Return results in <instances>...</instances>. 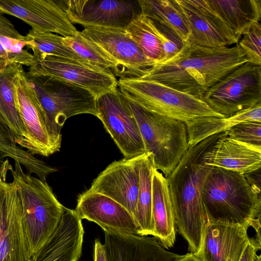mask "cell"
<instances>
[{"label": "cell", "mask_w": 261, "mask_h": 261, "mask_svg": "<svg viewBox=\"0 0 261 261\" xmlns=\"http://www.w3.org/2000/svg\"><path fill=\"white\" fill-rule=\"evenodd\" d=\"M247 62L238 44L212 48L186 43L173 57L137 79L156 81L201 99L208 89Z\"/></svg>", "instance_id": "1"}, {"label": "cell", "mask_w": 261, "mask_h": 261, "mask_svg": "<svg viewBox=\"0 0 261 261\" xmlns=\"http://www.w3.org/2000/svg\"><path fill=\"white\" fill-rule=\"evenodd\" d=\"M223 133L211 136L189 147L166 178L175 225L187 241L189 251L195 255L200 249L206 223L202 202L203 189L213 168L205 163L204 155Z\"/></svg>", "instance_id": "2"}, {"label": "cell", "mask_w": 261, "mask_h": 261, "mask_svg": "<svg viewBox=\"0 0 261 261\" xmlns=\"http://www.w3.org/2000/svg\"><path fill=\"white\" fill-rule=\"evenodd\" d=\"M260 191L244 175L213 167L202 194L206 221L252 227L260 233Z\"/></svg>", "instance_id": "3"}, {"label": "cell", "mask_w": 261, "mask_h": 261, "mask_svg": "<svg viewBox=\"0 0 261 261\" xmlns=\"http://www.w3.org/2000/svg\"><path fill=\"white\" fill-rule=\"evenodd\" d=\"M14 168L8 164L20 199L23 227L32 257L55 232L65 207L46 181L24 173L18 162H15Z\"/></svg>", "instance_id": "4"}, {"label": "cell", "mask_w": 261, "mask_h": 261, "mask_svg": "<svg viewBox=\"0 0 261 261\" xmlns=\"http://www.w3.org/2000/svg\"><path fill=\"white\" fill-rule=\"evenodd\" d=\"M123 95L137 121L146 152L154 168L167 178L189 148L186 124L154 113Z\"/></svg>", "instance_id": "5"}, {"label": "cell", "mask_w": 261, "mask_h": 261, "mask_svg": "<svg viewBox=\"0 0 261 261\" xmlns=\"http://www.w3.org/2000/svg\"><path fill=\"white\" fill-rule=\"evenodd\" d=\"M118 87L147 109L186 124L202 117L225 118L201 99L156 81L120 79Z\"/></svg>", "instance_id": "6"}, {"label": "cell", "mask_w": 261, "mask_h": 261, "mask_svg": "<svg viewBox=\"0 0 261 261\" xmlns=\"http://www.w3.org/2000/svg\"><path fill=\"white\" fill-rule=\"evenodd\" d=\"M25 75L58 137L62 138L61 130L68 118L81 114L96 117V97L89 91L48 76Z\"/></svg>", "instance_id": "7"}, {"label": "cell", "mask_w": 261, "mask_h": 261, "mask_svg": "<svg viewBox=\"0 0 261 261\" xmlns=\"http://www.w3.org/2000/svg\"><path fill=\"white\" fill-rule=\"evenodd\" d=\"M201 100L225 118L261 103V65L244 63L208 89Z\"/></svg>", "instance_id": "8"}, {"label": "cell", "mask_w": 261, "mask_h": 261, "mask_svg": "<svg viewBox=\"0 0 261 261\" xmlns=\"http://www.w3.org/2000/svg\"><path fill=\"white\" fill-rule=\"evenodd\" d=\"M96 117L102 122L124 158L146 153L137 121L118 87L96 98Z\"/></svg>", "instance_id": "9"}, {"label": "cell", "mask_w": 261, "mask_h": 261, "mask_svg": "<svg viewBox=\"0 0 261 261\" xmlns=\"http://www.w3.org/2000/svg\"><path fill=\"white\" fill-rule=\"evenodd\" d=\"M16 95L18 110L26 132L21 147L33 155L46 157L59 151L62 138L53 131L24 71L16 84Z\"/></svg>", "instance_id": "10"}, {"label": "cell", "mask_w": 261, "mask_h": 261, "mask_svg": "<svg viewBox=\"0 0 261 261\" xmlns=\"http://www.w3.org/2000/svg\"><path fill=\"white\" fill-rule=\"evenodd\" d=\"M81 32L113 59L116 66L113 73L120 79L140 78L156 64L124 29L87 27Z\"/></svg>", "instance_id": "11"}, {"label": "cell", "mask_w": 261, "mask_h": 261, "mask_svg": "<svg viewBox=\"0 0 261 261\" xmlns=\"http://www.w3.org/2000/svg\"><path fill=\"white\" fill-rule=\"evenodd\" d=\"M27 73L70 83L89 91L96 98L118 87V81L112 72L53 56H47L40 60L33 59V63Z\"/></svg>", "instance_id": "12"}, {"label": "cell", "mask_w": 261, "mask_h": 261, "mask_svg": "<svg viewBox=\"0 0 261 261\" xmlns=\"http://www.w3.org/2000/svg\"><path fill=\"white\" fill-rule=\"evenodd\" d=\"M72 23L125 29L141 13L139 1H59Z\"/></svg>", "instance_id": "13"}, {"label": "cell", "mask_w": 261, "mask_h": 261, "mask_svg": "<svg viewBox=\"0 0 261 261\" xmlns=\"http://www.w3.org/2000/svg\"><path fill=\"white\" fill-rule=\"evenodd\" d=\"M32 258L22 222V206L13 182L0 176V261Z\"/></svg>", "instance_id": "14"}, {"label": "cell", "mask_w": 261, "mask_h": 261, "mask_svg": "<svg viewBox=\"0 0 261 261\" xmlns=\"http://www.w3.org/2000/svg\"><path fill=\"white\" fill-rule=\"evenodd\" d=\"M187 19V43L206 47L223 48L238 43L240 38L211 8L206 0H176Z\"/></svg>", "instance_id": "15"}, {"label": "cell", "mask_w": 261, "mask_h": 261, "mask_svg": "<svg viewBox=\"0 0 261 261\" xmlns=\"http://www.w3.org/2000/svg\"><path fill=\"white\" fill-rule=\"evenodd\" d=\"M143 154L112 162L94 179L88 190L117 202L135 218L139 189V163Z\"/></svg>", "instance_id": "16"}, {"label": "cell", "mask_w": 261, "mask_h": 261, "mask_svg": "<svg viewBox=\"0 0 261 261\" xmlns=\"http://www.w3.org/2000/svg\"><path fill=\"white\" fill-rule=\"evenodd\" d=\"M0 10L21 19L36 31L55 33L63 37L77 31L59 1L0 0Z\"/></svg>", "instance_id": "17"}, {"label": "cell", "mask_w": 261, "mask_h": 261, "mask_svg": "<svg viewBox=\"0 0 261 261\" xmlns=\"http://www.w3.org/2000/svg\"><path fill=\"white\" fill-rule=\"evenodd\" d=\"M81 220L99 226L105 232L138 234V226L133 215L111 198L88 190L80 194L74 210Z\"/></svg>", "instance_id": "18"}, {"label": "cell", "mask_w": 261, "mask_h": 261, "mask_svg": "<svg viewBox=\"0 0 261 261\" xmlns=\"http://www.w3.org/2000/svg\"><path fill=\"white\" fill-rule=\"evenodd\" d=\"M249 228L238 224L206 221L196 255L201 261H239L250 238Z\"/></svg>", "instance_id": "19"}, {"label": "cell", "mask_w": 261, "mask_h": 261, "mask_svg": "<svg viewBox=\"0 0 261 261\" xmlns=\"http://www.w3.org/2000/svg\"><path fill=\"white\" fill-rule=\"evenodd\" d=\"M107 261H171L182 255L168 251L155 237L105 232Z\"/></svg>", "instance_id": "20"}, {"label": "cell", "mask_w": 261, "mask_h": 261, "mask_svg": "<svg viewBox=\"0 0 261 261\" xmlns=\"http://www.w3.org/2000/svg\"><path fill=\"white\" fill-rule=\"evenodd\" d=\"M74 210L65 207L54 234L32 261H77L82 254L84 229Z\"/></svg>", "instance_id": "21"}, {"label": "cell", "mask_w": 261, "mask_h": 261, "mask_svg": "<svg viewBox=\"0 0 261 261\" xmlns=\"http://www.w3.org/2000/svg\"><path fill=\"white\" fill-rule=\"evenodd\" d=\"M204 161L246 175L260 169L261 149L230 138L224 132L205 153Z\"/></svg>", "instance_id": "22"}, {"label": "cell", "mask_w": 261, "mask_h": 261, "mask_svg": "<svg viewBox=\"0 0 261 261\" xmlns=\"http://www.w3.org/2000/svg\"><path fill=\"white\" fill-rule=\"evenodd\" d=\"M152 217L153 235L165 249L176 240L175 221L167 178L153 169L152 183Z\"/></svg>", "instance_id": "23"}, {"label": "cell", "mask_w": 261, "mask_h": 261, "mask_svg": "<svg viewBox=\"0 0 261 261\" xmlns=\"http://www.w3.org/2000/svg\"><path fill=\"white\" fill-rule=\"evenodd\" d=\"M22 65L12 63L0 73V120L12 133L15 142L22 146L26 132L18 110L16 84Z\"/></svg>", "instance_id": "24"}, {"label": "cell", "mask_w": 261, "mask_h": 261, "mask_svg": "<svg viewBox=\"0 0 261 261\" xmlns=\"http://www.w3.org/2000/svg\"><path fill=\"white\" fill-rule=\"evenodd\" d=\"M211 8L241 39L261 19L260 0H206Z\"/></svg>", "instance_id": "25"}, {"label": "cell", "mask_w": 261, "mask_h": 261, "mask_svg": "<svg viewBox=\"0 0 261 261\" xmlns=\"http://www.w3.org/2000/svg\"><path fill=\"white\" fill-rule=\"evenodd\" d=\"M246 121L261 122V103L242 110L229 117H202L186 124L189 147Z\"/></svg>", "instance_id": "26"}, {"label": "cell", "mask_w": 261, "mask_h": 261, "mask_svg": "<svg viewBox=\"0 0 261 261\" xmlns=\"http://www.w3.org/2000/svg\"><path fill=\"white\" fill-rule=\"evenodd\" d=\"M31 45V39L20 34L0 10V73L12 63L30 67L33 63V56L24 47Z\"/></svg>", "instance_id": "27"}, {"label": "cell", "mask_w": 261, "mask_h": 261, "mask_svg": "<svg viewBox=\"0 0 261 261\" xmlns=\"http://www.w3.org/2000/svg\"><path fill=\"white\" fill-rule=\"evenodd\" d=\"M139 3L142 14L171 30L184 43L188 42V22L176 0H139Z\"/></svg>", "instance_id": "28"}, {"label": "cell", "mask_w": 261, "mask_h": 261, "mask_svg": "<svg viewBox=\"0 0 261 261\" xmlns=\"http://www.w3.org/2000/svg\"><path fill=\"white\" fill-rule=\"evenodd\" d=\"M154 168L150 154L144 153L139 163V189L135 217L138 234L141 236L153 235L152 183Z\"/></svg>", "instance_id": "29"}, {"label": "cell", "mask_w": 261, "mask_h": 261, "mask_svg": "<svg viewBox=\"0 0 261 261\" xmlns=\"http://www.w3.org/2000/svg\"><path fill=\"white\" fill-rule=\"evenodd\" d=\"M9 128L0 120V159L9 157L25 167L30 174L34 173L42 181L56 171V168L35 157L34 155L16 145Z\"/></svg>", "instance_id": "30"}, {"label": "cell", "mask_w": 261, "mask_h": 261, "mask_svg": "<svg viewBox=\"0 0 261 261\" xmlns=\"http://www.w3.org/2000/svg\"><path fill=\"white\" fill-rule=\"evenodd\" d=\"M27 35L31 39L32 44L29 48L33 51L32 55L34 59L40 60L47 56H53L69 59L101 70L91 65L71 48L64 44V37L52 33L38 32L32 29L29 31Z\"/></svg>", "instance_id": "31"}, {"label": "cell", "mask_w": 261, "mask_h": 261, "mask_svg": "<svg viewBox=\"0 0 261 261\" xmlns=\"http://www.w3.org/2000/svg\"><path fill=\"white\" fill-rule=\"evenodd\" d=\"M124 30L149 59L156 64L162 61L164 55L162 43L150 19L141 13Z\"/></svg>", "instance_id": "32"}, {"label": "cell", "mask_w": 261, "mask_h": 261, "mask_svg": "<svg viewBox=\"0 0 261 261\" xmlns=\"http://www.w3.org/2000/svg\"><path fill=\"white\" fill-rule=\"evenodd\" d=\"M63 43L91 65L108 72L114 71L116 66L113 59L95 43L84 37L81 32L77 31L72 36L64 37Z\"/></svg>", "instance_id": "33"}, {"label": "cell", "mask_w": 261, "mask_h": 261, "mask_svg": "<svg viewBox=\"0 0 261 261\" xmlns=\"http://www.w3.org/2000/svg\"><path fill=\"white\" fill-rule=\"evenodd\" d=\"M261 122L246 121L240 122L225 132L228 137L261 149Z\"/></svg>", "instance_id": "34"}, {"label": "cell", "mask_w": 261, "mask_h": 261, "mask_svg": "<svg viewBox=\"0 0 261 261\" xmlns=\"http://www.w3.org/2000/svg\"><path fill=\"white\" fill-rule=\"evenodd\" d=\"M261 25L254 23L243 34L238 42L247 61L256 65H261Z\"/></svg>", "instance_id": "35"}, {"label": "cell", "mask_w": 261, "mask_h": 261, "mask_svg": "<svg viewBox=\"0 0 261 261\" xmlns=\"http://www.w3.org/2000/svg\"><path fill=\"white\" fill-rule=\"evenodd\" d=\"M261 249V242L255 238H250L239 261H254L257 252Z\"/></svg>", "instance_id": "36"}, {"label": "cell", "mask_w": 261, "mask_h": 261, "mask_svg": "<svg viewBox=\"0 0 261 261\" xmlns=\"http://www.w3.org/2000/svg\"><path fill=\"white\" fill-rule=\"evenodd\" d=\"M93 259L94 261H107L103 244L98 240L95 241Z\"/></svg>", "instance_id": "37"}, {"label": "cell", "mask_w": 261, "mask_h": 261, "mask_svg": "<svg viewBox=\"0 0 261 261\" xmlns=\"http://www.w3.org/2000/svg\"><path fill=\"white\" fill-rule=\"evenodd\" d=\"M171 261H201L200 259L194 254L188 253L176 259Z\"/></svg>", "instance_id": "38"}, {"label": "cell", "mask_w": 261, "mask_h": 261, "mask_svg": "<svg viewBox=\"0 0 261 261\" xmlns=\"http://www.w3.org/2000/svg\"><path fill=\"white\" fill-rule=\"evenodd\" d=\"M254 261H261L260 254L256 255Z\"/></svg>", "instance_id": "39"}, {"label": "cell", "mask_w": 261, "mask_h": 261, "mask_svg": "<svg viewBox=\"0 0 261 261\" xmlns=\"http://www.w3.org/2000/svg\"><path fill=\"white\" fill-rule=\"evenodd\" d=\"M29 261H32V259H31L30 260H29Z\"/></svg>", "instance_id": "40"}]
</instances>
